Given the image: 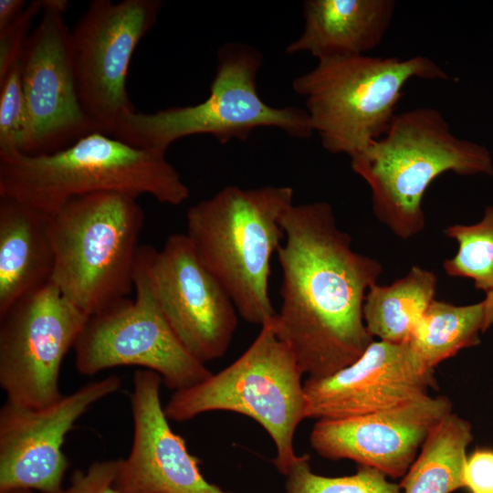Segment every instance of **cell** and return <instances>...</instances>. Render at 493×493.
Wrapping results in <instances>:
<instances>
[{
    "label": "cell",
    "instance_id": "f546056e",
    "mask_svg": "<svg viewBox=\"0 0 493 493\" xmlns=\"http://www.w3.org/2000/svg\"><path fill=\"white\" fill-rule=\"evenodd\" d=\"M489 327H493V291L486 294Z\"/></svg>",
    "mask_w": 493,
    "mask_h": 493
},
{
    "label": "cell",
    "instance_id": "ac0fdd59",
    "mask_svg": "<svg viewBox=\"0 0 493 493\" xmlns=\"http://www.w3.org/2000/svg\"><path fill=\"white\" fill-rule=\"evenodd\" d=\"M393 0H307L303 31L286 47L318 61L366 55L383 41L395 11Z\"/></svg>",
    "mask_w": 493,
    "mask_h": 493
},
{
    "label": "cell",
    "instance_id": "4316f807",
    "mask_svg": "<svg viewBox=\"0 0 493 493\" xmlns=\"http://www.w3.org/2000/svg\"><path fill=\"white\" fill-rule=\"evenodd\" d=\"M121 458L96 461L86 471L76 470L63 493H119L114 486Z\"/></svg>",
    "mask_w": 493,
    "mask_h": 493
},
{
    "label": "cell",
    "instance_id": "484cf974",
    "mask_svg": "<svg viewBox=\"0 0 493 493\" xmlns=\"http://www.w3.org/2000/svg\"><path fill=\"white\" fill-rule=\"evenodd\" d=\"M42 10L43 0L32 1L13 24L0 31V79L19 60L31 23Z\"/></svg>",
    "mask_w": 493,
    "mask_h": 493
},
{
    "label": "cell",
    "instance_id": "603a6c76",
    "mask_svg": "<svg viewBox=\"0 0 493 493\" xmlns=\"http://www.w3.org/2000/svg\"><path fill=\"white\" fill-rule=\"evenodd\" d=\"M446 235L457 243L454 257L443 262L450 277L467 278L477 289L493 291V206H487L483 218L473 225H451Z\"/></svg>",
    "mask_w": 493,
    "mask_h": 493
},
{
    "label": "cell",
    "instance_id": "6da1fadb",
    "mask_svg": "<svg viewBox=\"0 0 493 493\" xmlns=\"http://www.w3.org/2000/svg\"><path fill=\"white\" fill-rule=\"evenodd\" d=\"M281 226V303L273 327L303 374L326 378L358 360L374 341L362 308L383 266L353 250L327 202L292 204Z\"/></svg>",
    "mask_w": 493,
    "mask_h": 493
},
{
    "label": "cell",
    "instance_id": "5b68a950",
    "mask_svg": "<svg viewBox=\"0 0 493 493\" xmlns=\"http://www.w3.org/2000/svg\"><path fill=\"white\" fill-rule=\"evenodd\" d=\"M49 215L51 278L88 318L127 298L133 288L144 213L137 197L96 193L72 197Z\"/></svg>",
    "mask_w": 493,
    "mask_h": 493
},
{
    "label": "cell",
    "instance_id": "d4e9b609",
    "mask_svg": "<svg viewBox=\"0 0 493 493\" xmlns=\"http://www.w3.org/2000/svg\"><path fill=\"white\" fill-rule=\"evenodd\" d=\"M27 112L19 60L0 79V154L21 152Z\"/></svg>",
    "mask_w": 493,
    "mask_h": 493
},
{
    "label": "cell",
    "instance_id": "4fadbf2b",
    "mask_svg": "<svg viewBox=\"0 0 493 493\" xmlns=\"http://www.w3.org/2000/svg\"><path fill=\"white\" fill-rule=\"evenodd\" d=\"M149 272L163 313L188 352L204 364L225 355L237 310L186 234L171 235L159 250L150 246Z\"/></svg>",
    "mask_w": 493,
    "mask_h": 493
},
{
    "label": "cell",
    "instance_id": "83f0119b",
    "mask_svg": "<svg viewBox=\"0 0 493 493\" xmlns=\"http://www.w3.org/2000/svg\"><path fill=\"white\" fill-rule=\"evenodd\" d=\"M464 482L469 493H493V449L479 448L467 456Z\"/></svg>",
    "mask_w": 493,
    "mask_h": 493
},
{
    "label": "cell",
    "instance_id": "8992f818",
    "mask_svg": "<svg viewBox=\"0 0 493 493\" xmlns=\"http://www.w3.org/2000/svg\"><path fill=\"white\" fill-rule=\"evenodd\" d=\"M261 52L242 42H228L217 52L215 74L209 95L195 105L172 107L155 112L122 114L110 136L132 146L166 152L179 139L209 134L220 143L246 141L258 128H277L306 139L313 133L309 117L301 108H277L257 93Z\"/></svg>",
    "mask_w": 493,
    "mask_h": 493
},
{
    "label": "cell",
    "instance_id": "52a82bcc",
    "mask_svg": "<svg viewBox=\"0 0 493 493\" xmlns=\"http://www.w3.org/2000/svg\"><path fill=\"white\" fill-rule=\"evenodd\" d=\"M413 79L450 78L427 57L362 55L320 60L297 77L292 88L304 99L322 147L351 158L386 133L403 89Z\"/></svg>",
    "mask_w": 493,
    "mask_h": 493
},
{
    "label": "cell",
    "instance_id": "7c38bea8",
    "mask_svg": "<svg viewBox=\"0 0 493 493\" xmlns=\"http://www.w3.org/2000/svg\"><path fill=\"white\" fill-rule=\"evenodd\" d=\"M68 5L66 0H43L40 22L20 54L27 112L22 154L52 153L97 131L78 95L70 30L64 20Z\"/></svg>",
    "mask_w": 493,
    "mask_h": 493
},
{
    "label": "cell",
    "instance_id": "ffe728a7",
    "mask_svg": "<svg viewBox=\"0 0 493 493\" xmlns=\"http://www.w3.org/2000/svg\"><path fill=\"white\" fill-rule=\"evenodd\" d=\"M435 274L419 266L387 286L377 283L368 290L362 308L369 333L379 341L407 343L435 299Z\"/></svg>",
    "mask_w": 493,
    "mask_h": 493
},
{
    "label": "cell",
    "instance_id": "30bf717a",
    "mask_svg": "<svg viewBox=\"0 0 493 493\" xmlns=\"http://www.w3.org/2000/svg\"><path fill=\"white\" fill-rule=\"evenodd\" d=\"M161 7L159 0H94L70 30L78 95L97 131L111 135L118 119L135 110L126 89L129 67Z\"/></svg>",
    "mask_w": 493,
    "mask_h": 493
},
{
    "label": "cell",
    "instance_id": "ba28073f",
    "mask_svg": "<svg viewBox=\"0 0 493 493\" xmlns=\"http://www.w3.org/2000/svg\"><path fill=\"white\" fill-rule=\"evenodd\" d=\"M303 375L270 320L230 365L190 388L173 392L164 413L176 422L212 411L253 419L273 441L274 465L285 475L299 457L293 441L299 425L306 419Z\"/></svg>",
    "mask_w": 493,
    "mask_h": 493
},
{
    "label": "cell",
    "instance_id": "cb8c5ba5",
    "mask_svg": "<svg viewBox=\"0 0 493 493\" xmlns=\"http://www.w3.org/2000/svg\"><path fill=\"white\" fill-rule=\"evenodd\" d=\"M286 477V493H403L398 484L390 482L381 471L359 466L357 471L343 477H324L314 473L309 456H299Z\"/></svg>",
    "mask_w": 493,
    "mask_h": 493
},
{
    "label": "cell",
    "instance_id": "7402d4cb",
    "mask_svg": "<svg viewBox=\"0 0 493 493\" xmlns=\"http://www.w3.org/2000/svg\"><path fill=\"white\" fill-rule=\"evenodd\" d=\"M489 328L486 299L457 306L434 299L418 322L409 344L430 368L480 343Z\"/></svg>",
    "mask_w": 493,
    "mask_h": 493
},
{
    "label": "cell",
    "instance_id": "2e32d148",
    "mask_svg": "<svg viewBox=\"0 0 493 493\" xmlns=\"http://www.w3.org/2000/svg\"><path fill=\"white\" fill-rule=\"evenodd\" d=\"M450 413L447 397L429 394L372 414L318 420L309 442L322 457L350 459L397 478L406 474L431 432Z\"/></svg>",
    "mask_w": 493,
    "mask_h": 493
},
{
    "label": "cell",
    "instance_id": "9a60e30c",
    "mask_svg": "<svg viewBox=\"0 0 493 493\" xmlns=\"http://www.w3.org/2000/svg\"><path fill=\"white\" fill-rule=\"evenodd\" d=\"M306 418L340 419L394 408L437 389L435 369L407 343L373 341L349 366L304 381Z\"/></svg>",
    "mask_w": 493,
    "mask_h": 493
},
{
    "label": "cell",
    "instance_id": "44dd1931",
    "mask_svg": "<svg viewBox=\"0 0 493 493\" xmlns=\"http://www.w3.org/2000/svg\"><path fill=\"white\" fill-rule=\"evenodd\" d=\"M468 421L453 412L431 432L399 484L403 493H452L465 488L467 449L473 441Z\"/></svg>",
    "mask_w": 493,
    "mask_h": 493
},
{
    "label": "cell",
    "instance_id": "f1b7e54d",
    "mask_svg": "<svg viewBox=\"0 0 493 493\" xmlns=\"http://www.w3.org/2000/svg\"><path fill=\"white\" fill-rule=\"evenodd\" d=\"M26 5L24 0H0V31L13 24Z\"/></svg>",
    "mask_w": 493,
    "mask_h": 493
},
{
    "label": "cell",
    "instance_id": "3957f363",
    "mask_svg": "<svg viewBox=\"0 0 493 493\" xmlns=\"http://www.w3.org/2000/svg\"><path fill=\"white\" fill-rule=\"evenodd\" d=\"M96 193L148 194L171 205L190 195L164 152L100 131L52 153L0 154V197L50 213L72 197Z\"/></svg>",
    "mask_w": 493,
    "mask_h": 493
},
{
    "label": "cell",
    "instance_id": "4dcf8cb0",
    "mask_svg": "<svg viewBox=\"0 0 493 493\" xmlns=\"http://www.w3.org/2000/svg\"><path fill=\"white\" fill-rule=\"evenodd\" d=\"M0 493H35L33 490L29 489H10L6 491H0Z\"/></svg>",
    "mask_w": 493,
    "mask_h": 493
},
{
    "label": "cell",
    "instance_id": "9c48e42d",
    "mask_svg": "<svg viewBox=\"0 0 493 493\" xmlns=\"http://www.w3.org/2000/svg\"><path fill=\"white\" fill-rule=\"evenodd\" d=\"M151 246L138 251L133 288L124 298L88 318L74 349L80 374L94 375L118 366H141L157 372L171 390L190 388L212 372L181 343L153 292L149 272Z\"/></svg>",
    "mask_w": 493,
    "mask_h": 493
},
{
    "label": "cell",
    "instance_id": "d6986e66",
    "mask_svg": "<svg viewBox=\"0 0 493 493\" xmlns=\"http://www.w3.org/2000/svg\"><path fill=\"white\" fill-rule=\"evenodd\" d=\"M53 269L48 213L0 197V316L49 283Z\"/></svg>",
    "mask_w": 493,
    "mask_h": 493
},
{
    "label": "cell",
    "instance_id": "e0dca14e",
    "mask_svg": "<svg viewBox=\"0 0 493 493\" xmlns=\"http://www.w3.org/2000/svg\"><path fill=\"white\" fill-rule=\"evenodd\" d=\"M132 383V444L120 461L114 481L118 492L232 493L205 478L198 458L170 426L161 402L162 377L137 370Z\"/></svg>",
    "mask_w": 493,
    "mask_h": 493
},
{
    "label": "cell",
    "instance_id": "8fae6325",
    "mask_svg": "<svg viewBox=\"0 0 493 493\" xmlns=\"http://www.w3.org/2000/svg\"><path fill=\"white\" fill-rule=\"evenodd\" d=\"M87 320L51 281L0 316V386L7 402L39 408L63 395L62 362Z\"/></svg>",
    "mask_w": 493,
    "mask_h": 493
},
{
    "label": "cell",
    "instance_id": "5bb4252c",
    "mask_svg": "<svg viewBox=\"0 0 493 493\" xmlns=\"http://www.w3.org/2000/svg\"><path fill=\"white\" fill-rule=\"evenodd\" d=\"M121 378L110 374L39 408L5 401L0 409V491L63 493L68 460L67 434L97 402L115 393Z\"/></svg>",
    "mask_w": 493,
    "mask_h": 493
},
{
    "label": "cell",
    "instance_id": "7a4b0ae2",
    "mask_svg": "<svg viewBox=\"0 0 493 493\" xmlns=\"http://www.w3.org/2000/svg\"><path fill=\"white\" fill-rule=\"evenodd\" d=\"M351 166L368 184L377 219L402 239L424 230L423 197L439 175H493L488 148L456 137L430 107L396 113L382 138L351 157Z\"/></svg>",
    "mask_w": 493,
    "mask_h": 493
},
{
    "label": "cell",
    "instance_id": "277c9868",
    "mask_svg": "<svg viewBox=\"0 0 493 493\" xmlns=\"http://www.w3.org/2000/svg\"><path fill=\"white\" fill-rule=\"evenodd\" d=\"M292 204L289 186L228 185L186 213V236L197 256L237 313L260 327L277 313L268 293L270 262L285 237L281 217Z\"/></svg>",
    "mask_w": 493,
    "mask_h": 493
}]
</instances>
